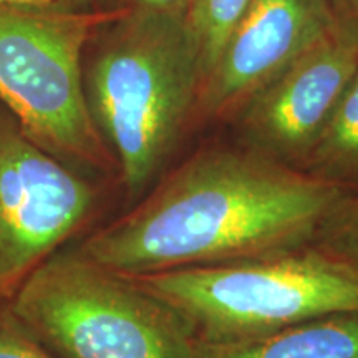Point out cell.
Returning <instances> with one entry per match:
<instances>
[{
	"label": "cell",
	"instance_id": "cell-1",
	"mask_svg": "<svg viewBox=\"0 0 358 358\" xmlns=\"http://www.w3.org/2000/svg\"><path fill=\"white\" fill-rule=\"evenodd\" d=\"M347 194L248 145L208 146L77 250L128 277L271 256L313 243Z\"/></svg>",
	"mask_w": 358,
	"mask_h": 358
},
{
	"label": "cell",
	"instance_id": "cell-2",
	"mask_svg": "<svg viewBox=\"0 0 358 358\" xmlns=\"http://www.w3.org/2000/svg\"><path fill=\"white\" fill-rule=\"evenodd\" d=\"M85 73L90 111L129 199H140L196 113L203 65L185 17L128 7Z\"/></svg>",
	"mask_w": 358,
	"mask_h": 358
},
{
	"label": "cell",
	"instance_id": "cell-3",
	"mask_svg": "<svg viewBox=\"0 0 358 358\" xmlns=\"http://www.w3.org/2000/svg\"><path fill=\"white\" fill-rule=\"evenodd\" d=\"M129 279L176 310L201 342H236L358 312V266L317 243Z\"/></svg>",
	"mask_w": 358,
	"mask_h": 358
},
{
	"label": "cell",
	"instance_id": "cell-4",
	"mask_svg": "<svg viewBox=\"0 0 358 358\" xmlns=\"http://www.w3.org/2000/svg\"><path fill=\"white\" fill-rule=\"evenodd\" d=\"M57 358H191L196 335L127 275L58 250L6 307Z\"/></svg>",
	"mask_w": 358,
	"mask_h": 358
},
{
	"label": "cell",
	"instance_id": "cell-5",
	"mask_svg": "<svg viewBox=\"0 0 358 358\" xmlns=\"http://www.w3.org/2000/svg\"><path fill=\"white\" fill-rule=\"evenodd\" d=\"M123 10L0 8V101L22 131L58 159L116 166L90 111L82 55L93 35Z\"/></svg>",
	"mask_w": 358,
	"mask_h": 358
},
{
	"label": "cell",
	"instance_id": "cell-6",
	"mask_svg": "<svg viewBox=\"0 0 358 358\" xmlns=\"http://www.w3.org/2000/svg\"><path fill=\"white\" fill-rule=\"evenodd\" d=\"M96 191L62 159L0 120V310L92 217Z\"/></svg>",
	"mask_w": 358,
	"mask_h": 358
},
{
	"label": "cell",
	"instance_id": "cell-7",
	"mask_svg": "<svg viewBox=\"0 0 358 358\" xmlns=\"http://www.w3.org/2000/svg\"><path fill=\"white\" fill-rule=\"evenodd\" d=\"M357 66L358 47L334 30L244 103V145L302 169Z\"/></svg>",
	"mask_w": 358,
	"mask_h": 358
},
{
	"label": "cell",
	"instance_id": "cell-8",
	"mask_svg": "<svg viewBox=\"0 0 358 358\" xmlns=\"http://www.w3.org/2000/svg\"><path fill=\"white\" fill-rule=\"evenodd\" d=\"M334 30L327 0H250L204 78L196 113L237 115L262 85Z\"/></svg>",
	"mask_w": 358,
	"mask_h": 358
},
{
	"label": "cell",
	"instance_id": "cell-9",
	"mask_svg": "<svg viewBox=\"0 0 358 358\" xmlns=\"http://www.w3.org/2000/svg\"><path fill=\"white\" fill-rule=\"evenodd\" d=\"M191 358H358V312L330 313L236 342L196 340Z\"/></svg>",
	"mask_w": 358,
	"mask_h": 358
},
{
	"label": "cell",
	"instance_id": "cell-10",
	"mask_svg": "<svg viewBox=\"0 0 358 358\" xmlns=\"http://www.w3.org/2000/svg\"><path fill=\"white\" fill-rule=\"evenodd\" d=\"M302 171L348 192H358V66Z\"/></svg>",
	"mask_w": 358,
	"mask_h": 358
},
{
	"label": "cell",
	"instance_id": "cell-11",
	"mask_svg": "<svg viewBox=\"0 0 358 358\" xmlns=\"http://www.w3.org/2000/svg\"><path fill=\"white\" fill-rule=\"evenodd\" d=\"M249 2L250 0H189L185 22L198 47L204 78L216 65L224 45Z\"/></svg>",
	"mask_w": 358,
	"mask_h": 358
},
{
	"label": "cell",
	"instance_id": "cell-12",
	"mask_svg": "<svg viewBox=\"0 0 358 358\" xmlns=\"http://www.w3.org/2000/svg\"><path fill=\"white\" fill-rule=\"evenodd\" d=\"M313 243L358 266V192H350L340 201Z\"/></svg>",
	"mask_w": 358,
	"mask_h": 358
},
{
	"label": "cell",
	"instance_id": "cell-13",
	"mask_svg": "<svg viewBox=\"0 0 358 358\" xmlns=\"http://www.w3.org/2000/svg\"><path fill=\"white\" fill-rule=\"evenodd\" d=\"M0 358H57L25 332L6 308L0 310Z\"/></svg>",
	"mask_w": 358,
	"mask_h": 358
},
{
	"label": "cell",
	"instance_id": "cell-14",
	"mask_svg": "<svg viewBox=\"0 0 358 358\" xmlns=\"http://www.w3.org/2000/svg\"><path fill=\"white\" fill-rule=\"evenodd\" d=\"M335 30L358 47V0H327Z\"/></svg>",
	"mask_w": 358,
	"mask_h": 358
},
{
	"label": "cell",
	"instance_id": "cell-15",
	"mask_svg": "<svg viewBox=\"0 0 358 358\" xmlns=\"http://www.w3.org/2000/svg\"><path fill=\"white\" fill-rule=\"evenodd\" d=\"M0 8L25 12H78L80 0H0Z\"/></svg>",
	"mask_w": 358,
	"mask_h": 358
},
{
	"label": "cell",
	"instance_id": "cell-16",
	"mask_svg": "<svg viewBox=\"0 0 358 358\" xmlns=\"http://www.w3.org/2000/svg\"><path fill=\"white\" fill-rule=\"evenodd\" d=\"M187 6L189 0H131V7L134 8L178 17H185Z\"/></svg>",
	"mask_w": 358,
	"mask_h": 358
},
{
	"label": "cell",
	"instance_id": "cell-17",
	"mask_svg": "<svg viewBox=\"0 0 358 358\" xmlns=\"http://www.w3.org/2000/svg\"><path fill=\"white\" fill-rule=\"evenodd\" d=\"M80 3H82V8H85L90 3V0H80Z\"/></svg>",
	"mask_w": 358,
	"mask_h": 358
}]
</instances>
